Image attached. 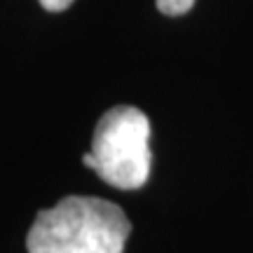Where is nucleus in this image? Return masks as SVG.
I'll return each mask as SVG.
<instances>
[{
	"instance_id": "4",
	"label": "nucleus",
	"mask_w": 253,
	"mask_h": 253,
	"mask_svg": "<svg viewBox=\"0 0 253 253\" xmlns=\"http://www.w3.org/2000/svg\"><path fill=\"white\" fill-rule=\"evenodd\" d=\"M40 5L47 9V12H63L73 5V0H40Z\"/></svg>"
},
{
	"instance_id": "1",
	"label": "nucleus",
	"mask_w": 253,
	"mask_h": 253,
	"mask_svg": "<svg viewBox=\"0 0 253 253\" xmlns=\"http://www.w3.org/2000/svg\"><path fill=\"white\" fill-rule=\"evenodd\" d=\"M131 223L125 211L106 199L63 197L40 211L28 230V253H122Z\"/></svg>"
},
{
	"instance_id": "2",
	"label": "nucleus",
	"mask_w": 253,
	"mask_h": 253,
	"mask_svg": "<svg viewBox=\"0 0 253 253\" xmlns=\"http://www.w3.org/2000/svg\"><path fill=\"white\" fill-rule=\"evenodd\" d=\"M84 167L120 190H138L150 176V120L134 106H115L96 122Z\"/></svg>"
},
{
	"instance_id": "3",
	"label": "nucleus",
	"mask_w": 253,
	"mask_h": 253,
	"mask_svg": "<svg viewBox=\"0 0 253 253\" xmlns=\"http://www.w3.org/2000/svg\"><path fill=\"white\" fill-rule=\"evenodd\" d=\"M195 5V0H157V9L167 17H181L190 12Z\"/></svg>"
}]
</instances>
